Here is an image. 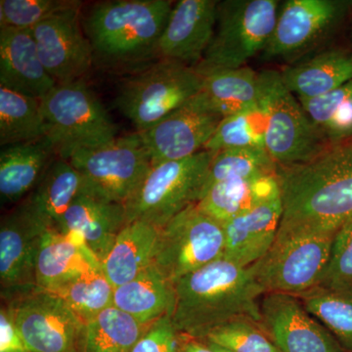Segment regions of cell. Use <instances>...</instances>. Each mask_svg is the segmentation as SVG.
Segmentation results:
<instances>
[{
	"instance_id": "obj_28",
	"label": "cell",
	"mask_w": 352,
	"mask_h": 352,
	"mask_svg": "<svg viewBox=\"0 0 352 352\" xmlns=\"http://www.w3.org/2000/svg\"><path fill=\"white\" fill-rule=\"evenodd\" d=\"M159 229L142 221L124 227L112 251L101 263L102 271L113 289L129 283L153 265Z\"/></svg>"
},
{
	"instance_id": "obj_42",
	"label": "cell",
	"mask_w": 352,
	"mask_h": 352,
	"mask_svg": "<svg viewBox=\"0 0 352 352\" xmlns=\"http://www.w3.org/2000/svg\"><path fill=\"white\" fill-rule=\"evenodd\" d=\"M183 337L182 352H217L204 340Z\"/></svg>"
},
{
	"instance_id": "obj_24",
	"label": "cell",
	"mask_w": 352,
	"mask_h": 352,
	"mask_svg": "<svg viewBox=\"0 0 352 352\" xmlns=\"http://www.w3.org/2000/svg\"><path fill=\"white\" fill-rule=\"evenodd\" d=\"M57 157L48 138L4 147L0 153L2 204L18 205L24 201Z\"/></svg>"
},
{
	"instance_id": "obj_31",
	"label": "cell",
	"mask_w": 352,
	"mask_h": 352,
	"mask_svg": "<svg viewBox=\"0 0 352 352\" xmlns=\"http://www.w3.org/2000/svg\"><path fill=\"white\" fill-rule=\"evenodd\" d=\"M296 296L346 352H352V285L340 288L316 286Z\"/></svg>"
},
{
	"instance_id": "obj_43",
	"label": "cell",
	"mask_w": 352,
	"mask_h": 352,
	"mask_svg": "<svg viewBox=\"0 0 352 352\" xmlns=\"http://www.w3.org/2000/svg\"><path fill=\"white\" fill-rule=\"evenodd\" d=\"M207 344H208V346L212 347V349H214V351L217 352H230V351H226V349H222V347L215 346V344H210V342H207Z\"/></svg>"
},
{
	"instance_id": "obj_16",
	"label": "cell",
	"mask_w": 352,
	"mask_h": 352,
	"mask_svg": "<svg viewBox=\"0 0 352 352\" xmlns=\"http://www.w3.org/2000/svg\"><path fill=\"white\" fill-rule=\"evenodd\" d=\"M82 6L51 16L32 30L44 68L57 85L80 82L94 64L82 28Z\"/></svg>"
},
{
	"instance_id": "obj_9",
	"label": "cell",
	"mask_w": 352,
	"mask_h": 352,
	"mask_svg": "<svg viewBox=\"0 0 352 352\" xmlns=\"http://www.w3.org/2000/svg\"><path fill=\"white\" fill-rule=\"evenodd\" d=\"M212 157L214 153L203 150L185 159L152 166L124 204L126 224L142 221L160 229L185 208L198 203Z\"/></svg>"
},
{
	"instance_id": "obj_5",
	"label": "cell",
	"mask_w": 352,
	"mask_h": 352,
	"mask_svg": "<svg viewBox=\"0 0 352 352\" xmlns=\"http://www.w3.org/2000/svg\"><path fill=\"white\" fill-rule=\"evenodd\" d=\"M352 14V0H286L280 3L263 62L288 66L329 47Z\"/></svg>"
},
{
	"instance_id": "obj_34",
	"label": "cell",
	"mask_w": 352,
	"mask_h": 352,
	"mask_svg": "<svg viewBox=\"0 0 352 352\" xmlns=\"http://www.w3.org/2000/svg\"><path fill=\"white\" fill-rule=\"evenodd\" d=\"M300 102L329 146L352 138V80L327 94Z\"/></svg>"
},
{
	"instance_id": "obj_45",
	"label": "cell",
	"mask_w": 352,
	"mask_h": 352,
	"mask_svg": "<svg viewBox=\"0 0 352 352\" xmlns=\"http://www.w3.org/2000/svg\"><path fill=\"white\" fill-rule=\"evenodd\" d=\"M17 352H31V351H17Z\"/></svg>"
},
{
	"instance_id": "obj_8",
	"label": "cell",
	"mask_w": 352,
	"mask_h": 352,
	"mask_svg": "<svg viewBox=\"0 0 352 352\" xmlns=\"http://www.w3.org/2000/svg\"><path fill=\"white\" fill-rule=\"evenodd\" d=\"M203 78L193 67L157 60L120 83L116 107L136 131L155 126L200 92Z\"/></svg>"
},
{
	"instance_id": "obj_35",
	"label": "cell",
	"mask_w": 352,
	"mask_h": 352,
	"mask_svg": "<svg viewBox=\"0 0 352 352\" xmlns=\"http://www.w3.org/2000/svg\"><path fill=\"white\" fill-rule=\"evenodd\" d=\"M276 173L277 164L265 148L222 150L214 153L201 195L217 183Z\"/></svg>"
},
{
	"instance_id": "obj_32",
	"label": "cell",
	"mask_w": 352,
	"mask_h": 352,
	"mask_svg": "<svg viewBox=\"0 0 352 352\" xmlns=\"http://www.w3.org/2000/svg\"><path fill=\"white\" fill-rule=\"evenodd\" d=\"M267 126L268 105L263 87L258 103L220 122L204 150L217 153L236 148H265Z\"/></svg>"
},
{
	"instance_id": "obj_44",
	"label": "cell",
	"mask_w": 352,
	"mask_h": 352,
	"mask_svg": "<svg viewBox=\"0 0 352 352\" xmlns=\"http://www.w3.org/2000/svg\"><path fill=\"white\" fill-rule=\"evenodd\" d=\"M349 50H351L352 51V27H351V34H349Z\"/></svg>"
},
{
	"instance_id": "obj_6",
	"label": "cell",
	"mask_w": 352,
	"mask_h": 352,
	"mask_svg": "<svg viewBox=\"0 0 352 352\" xmlns=\"http://www.w3.org/2000/svg\"><path fill=\"white\" fill-rule=\"evenodd\" d=\"M333 234L280 226L270 250L250 266L252 274L265 294L305 293L320 283Z\"/></svg>"
},
{
	"instance_id": "obj_4",
	"label": "cell",
	"mask_w": 352,
	"mask_h": 352,
	"mask_svg": "<svg viewBox=\"0 0 352 352\" xmlns=\"http://www.w3.org/2000/svg\"><path fill=\"white\" fill-rule=\"evenodd\" d=\"M278 0L219 1L214 38L200 63V75L215 69H239L261 56L274 31Z\"/></svg>"
},
{
	"instance_id": "obj_14",
	"label": "cell",
	"mask_w": 352,
	"mask_h": 352,
	"mask_svg": "<svg viewBox=\"0 0 352 352\" xmlns=\"http://www.w3.org/2000/svg\"><path fill=\"white\" fill-rule=\"evenodd\" d=\"M50 229L27 199L1 217L0 284L2 302L38 289L36 261L41 240Z\"/></svg>"
},
{
	"instance_id": "obj_23",
	"label": "cell",
	"mask_w": 352,
	"mask_h": 352,
	"mask_svg": "<svg viewBox=\"0 0 352 352\" xmlns=\"http://www.w3.org/2000/svg\"><path fill=\"white\" fill-rule=\"evenodd\" d=\"M287 89L296 98L314 99L352 80V51L327 47L279 71Z\"/></svg>"
},
{
	"instance_id": "obj_40",
	"label": "cell",
	"mask_w": 352,
	"mask_h": 352,
	"mask_svg": "<svg viewBox=\"0 0 352 352\" xmlns=\"http://www.w3.org/2000/svg\"><path fill=\"white\" fill-rule=\"evenodd\" d=\"M183 338L171 316H164L148 326L131 352H182Z\"/></svg>"
},
{
	"instance_id": "obj_19",
	"label": "cell",
	"mask_w": 352,
	"mask_h": 352,
	"mask_svg": "<svg viewBox=\"0 0 352 352\" xmlns=\"http://www.w3.org/2000/svg\"><path fill=\"white\" fill-rule=\"evenodd\" d=\"M56 85L44 68L32 31L0 27V87L41 100Z\"/></svg>"
},
{
	"instance_id": "obj_36",
	"label": "cell",
	"mask_w": 352,
	"mask_h": 352,
	"mask_svg": "<svg viewBox=\"0 0 352 352\" xmlns=\"http://www.w3.org/2000/svg\"><path fill=\"white\" fill-rule=\"evenodd\" d=\"M113 287L102 267L76 277L50 292L61 298L83 322L87 323L107 308L113 307Z\"/></svg>"
},
{
	"instance_id": "obj_17",
	"label": "cell",
	"mask_w": 352,
	"mask_h": 352,
	"mask_svg": "<svg viewBox=\"0 0 352 352\" xmlns=\"http://www.w3.org/2000/svg\"><path fill=\"white\" fill-rule=\"evenodd\" d=\"M259 310L261 325L280 352H346L298 296L264 294Z\"/></svg>"
},
{
	"instance_id": "obj_25",
	"label": "cell",
	"mask_w": 352,
	"mask_h": 352,
	"mask_svg": "<svg viewBox=\"0 0 352 352\" xmlns=\"http://www.w3.org/2000/svg\"><path fill=\"white\" fill-rule=\"evenodd\" d=\"M280 196L276 173L217 183L204 192L196 205L223 224Z\"/></svg>"
},
{
	"instance_id": "obj_2",
	"label": "cell",
	"mask_w": 352,
	"mask_h": 352,
	"mask_svg": "<svg viewBox=\"0 0 352 352\" xmlns=\"http://www.w3.org/2000/svg\"><path fill=\"white\" fill-rule=\"evenodd\" d=\"M171 320L178 332L203 340L226 322L251 318L261 323L259 302L265 292L251 268L222 258L180 278L175 284Z\"/></svg>"
},
{
	"instance_id": "obj_37",
	"label": "cell",
	"mask_w": 352,
	"mask_h": 352,
	"mask_svg": "<svg viewBox=\"0 0 352 352\" xmlns=\"http://www.w3.org/2000/svg\"><path fill=\"white\" fill-rule=\"evenodd\" d=\"M201 340L230 352H280L261 323L251 318L226 322Z\"/></svg>"
},
{
	"instance_id": "obj_39",
	"label": "cell",
	"mask_w": 352,
	"mask_h": 352,
	"mask_svg": "<svg viewBox=\"0 0 352 352\" xmlns=\"http://www.w3.org/2000/svg\"><path fill=\"white\" fill-rule=\"evenodd\" d=\"M352 285V219L333 234L326 270L318 286L340 288Z\"/></svg>"
},
{
	"instance_id": "obj_22",
	"label": "cell",
	"mask_w": 352,
	"mask_h": 352,
	"mask_svg": "<svg viewBox=\"0 0 352 352\" xmlns=\"http://www.w3.org/2000/svg\"><path fill=\"white\" fill-rule=\"evenodd\" d=\"M98 268H101L100 261L78 234L48 230L36 256V287L53 292Z\"/></svg>"
},
{
	"instance_id": "obj_38",
	"label": "cell",
	"mask_w": 352,
	"mask_h": 352,
	"mask_svg": "<svg viewBox=\"0 0 352 352\" xmlns=\"http://www.w3.org/2000/svg\"><path fill=\"white\" fill-rule=\"evenodd\" d=\"M76 0H1L0 27L32 31L55 14L78 6Z\"/></svg>"
},
{
	"instance_id": "obj_27",
	"label": "cell",
	"mask_w": 352,
	"mask_h": 352,
	"mask_svg": "<svg viewBox=\"0 0 352 352\" xmlns=\"http://www.w3.org/2000/svg\"><path fill=\"white\" fill-rule=\"evenodd\" d=\"M113 305L148 326L162 317L173 315L175 285L152 265L135 279L116 288Z\"/></svg>"
},
{
	"instance_id": "obj_21",
	"label": "cell",
	"mask_w": 352,
	"mask_h": 352,
	"mask_svg": "<svg viewBox=\"0 0 352 352\" xmlns=\"http://www.w3.org/2000/svg\"><path fill=\"white\" fill-rule=\"evenodd\" d=\"M126 226L124 205L82 193L67 210L61 232L78 234L102 263Z\"/></svg>"
},
{
	"instance_id": "obj_26",
	"label": "cell",
	"mask_w": 352,
	"mask_h": 352,
	"mask_svg": "<svg viewBox=\"0 0 352 352\" xmlns=\"http://www.w3.org/2000/svg\"><path fill=\"white\" fill-rule=\"evenodd\" d=\"M82 193H85L82 175L68 160L58 157L25 199L50 230L61 232L67 210Z\"/></svg>"
},
{
	"instance_id": "obj_29",
	"label": "cell",
	"mask_w": 352,
	"mask_h": 352,
	"mask_svg": "<svg viewBox=\"0 0 352 352\" xmlns=\"http://www.w3.org/2000/svg\"><path fill=\"white\" fill-rule=\"evenodd\" d=\"M201 76L200 94L223 119L252 107L263 96L261 72L251 67L215 69Z\"/></svg>"
},
{
	"instance_id": "obj_7",
	"label": "cell",
	"mask_w": 352,
	"mask_h": 352,
	"mask_svg": "<svg viewBox=\"0 0 352 352\" xmlns=\"http://www.w3.org/2000/svg\"><path fill=\"white\" fill-rule=\"evenodd\" d=\"M50 138L57 156L69 160L80 150L108 144L117 126L83 80L57 85L41 100Z\"/></svg>"
},
{
	"instance_id": "obj_11",
	"label": "cell",
	"mask_w": 352,
	"mask_h": 352,
	"mask_svg": "<svg viewBox=\"0 0 352 352\" xmlns=\"http://www.w3.org/2000/svg\"><path fill=\"white\" fill-rule=\"evenodd\" d=\"M268 105L265 149L277 168L305 164L329 144L277 69L261 72Z\"/></svg>"
},
{
	"instance_id": "obj_13",
	"label": "cell",
	"mask_w": 352,
	"mask_h": 352,
	"mask_svg": "<svg viewBox=\"0 0 352 352\" xmlns=\"http://www.w3.org/2000/svg\"><path fill=\"white\" fill-rule=\"evenodd\" d=\"M31 352H83V322L59 296L36 289L2 302Z\"/></svg>"
},
{
	"instance_id": "obj_20",
	"label": "cell",
	"mask_w": 352,
	"mask_h": 352,
	"mask_svg": "<svg viewBox=\"0 0 352 352\" xmlns=\"http://www.w3.org/2000/svg\"><path fill=\"white\" fill-rule=\"evenodd\" d=\"M282 217L280 196L222 224L226 235L223 258L243 267L256 263L274 242Z\"/></svg>"
},
{
	"instance_id": "obj_18",
	"label": "cell",
	"mask_w": 352,
	"mask_h": 352,
	"mask_svg": "<svg viewBox=\"0 0 352 352\" xmlns=\"http://www.w3.org/2000/svg\"><path fill=\"white\" fill-rule=\"evenodd\" d=\"M217 0H179L171 9L157 46L159 60L195 68L214 38Z\"/></svg>"
},
{
	"instance_id": "obj_1",
	"label": "cell",
	"mask_w": 352,
	"mask_h": 352,
	"mask_svg": "<svg viewBox=\"0 0 352 352\" xmlns=\"http://www.w3.org/2000/svg\"><path fill=\"white\" fill-rule=\"evenodd\" d=\"M281 227L335 233L352 219V138L305 164L277 168Z\"/></svg>"
},
{
	"instance_id": "obj_3",
	"label": "cell",
	"mask_w": 352,
	"mask_h": 352,
	"mask_svg": "<svg viewBox=\"0 0 352 352\" xmlns=\"http://www.w3.org/2000/svg\"><path fill=\"white\" fill-rule=\"evenodd\" d=\"M173 3L171 0H111L94 4L82 21L94 63L131 75L157 61L160 38Z\"/></svg>"
},
{
	"instance_id": "obj_10",
	"label": "cell",
	"mask_w": 352,
	"mask_h": 352,
	"mask_svg": "<svg viewBox=\"0 0 352 352\" xmlns=\"http://www.w3.org/2000/svg\"><path fill=\"white\" fill-rule=\"evenodd\" d=\"M223 226L196 204L159 229L153 265L171 283L223 258Z\"/></svg>"
},
{
	"instance_id": "obj_30",
	"label": "cell",
	"mask_w": 352,
	"mask_h": 352,
	"mask_svg": "<svg viewBox=\"0 0 352 352\" xmlns=\"http://www.w3.org/2000/svg\"><path fill=\"white\" fill-rule=\"evenodd\" d=\"M41 100L0 87V145L2 147L47 138Z\"/></svg>"
},
{
	"instance_id": "obj_15",
	"label": "cell",
	"mask_w": 352,
	"mask_h": 352,
	"mask_svg": "<svg viewBox=\"0 0 352 352\" xmlns=\"http://www.w3.org/2000/svg\"><path fill=\"white\" fill-rule=\"evenodd\" d=\"M222 120L199 92L155 126L136 133L154 166L203 151Z\"/></svg>"
},
{
	"instance_id": "obj_12",
	"label": "cell",
	"mask_w": 352,
	"mask_h": 352,
	"mask_svg": "<svg viewBox=\"0 0 352 352\" xmlns=\"http://www.w3.org/2000/svg\"><path fill=\"white\" fill-rule=\"evenodd\" d=\"M68 161L82 175L85 193L122 205L135 193L152 168L136 132L100 147L80 150Z\"/></svg>"
},
{
	"instance_id": "obj_41",
	"label": "cell",
	"mask_w": 352,
	"mask_h": 352,
	"mask_svg": "<svg viewBox=\"0 0 352 352\" xmlns=\"http://www.w3.org/2000/svg\"><path fill=\"white\" fill-rule=\"evenodd\" d=\"M28 351L19 330L9 315L6 307L1 305L0 311V352Z\"/></svg>"
},
{
	"instance_id": "obj_33",
	"label": "cell",
	"mask_w": 352,
	"mask_h": 352,
	"mask_svg": "<svg viewBox=\"0 0 352 352\" xmlns=\"http://www.w3.org/2000/svg\"><path fill=\"white\" fill-rule=\"evenodd\" d=\"M148 326L113 305L87 322L83 352H131Z\"/></svg>"
}]
</instances>
